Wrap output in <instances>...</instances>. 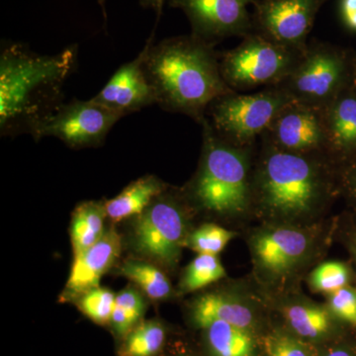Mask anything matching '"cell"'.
<instances>
[{
    "label": "cell",
    "mask_w": 356,
    "mask_h": 356,
    "mask_svg": "<svg viewBox=\"0 0 356 356\" xmlns=\"http://www.w3.org/2000/svg\"><path fill=\"white\" fill-rule=\"evenodd\" d=\"M166 1H168L170 6L177 7V4L178 2H179V0H166Z\"/></svg>",
    "instance_id": "8d00e7d4"
},
{
    "label": "cell",
    "mask_w": 356,
    "mask_h": 356,
    "mask_svg": "<svg viewBox=\"0 0 356 356\" xmlns=\"http://www.w3.org/2000/svg\"><path fill=\"white\" fill-rule=\"evenodd\" d=\"M267 356H309L306 348L286 336L270 337L267 341Z\"/></svg>",
    "instance_id": "f1b7e54d"
},
{
    "label": "cell",
    "mask_w": 356,
    "mask_h": 356,
    "mask_svg": "<svg viewBox=\"0 0 356 356\" xmlns=\"http://www.w3.org/2000/svg\"><path fill=\"white\" fill-rule=\"evenodd\" d=\"M214 47L192 34L158 44L151 37L144 47V69L156 104L201 124L211 103L236 92L222 79Z\"/></svg>",
    "instance_id": "7a4b0ae2"
},
{
    "label": "cell",
    "mask_w": 356,
    "mask_h": 356,
    "mask_svg": "<svg viewBox=\"0 0 356 356\" xmlns=\"http://www.w3.org/2000/svg\"><path fill=\"white\" fill-rule=\"evenodd\" d=\"M348 269L341 262L329 261L321 264L312 273V287L318 292L332 293L346 287L348 282Z\"/></svg>",
    "instance_id": "4316f807"
},
{
    "label": "cell",
    "mask_w": 356,
    "mask_h": 356,
    "mask_svg": "<svg viewBox=\"0 0 356 356\" xmlns=\"http://www.w3.org/2000/svg\"><path fill=\"white\" fill-rule=\"evenodd\" d=\"M343 22L351 30L356 31V13L343 17Z\"/></svg>",
    "instance_id": "836d02e7"
},
{
    "label": "cell",
    "mask_w": 356,
    "mask_h": 356,
    "mask_svg": "<svg viewBox=\"0 0 356 356\" xmlns=\"http://www.w3.org/2000/svg\"><path fill=\"white\" fill-rule=\"evenodd\" d=\"M236 233L214 224L199 227L187 238V245L198 254L217 255L226 248Z\"/></svg>",
    "instance_id": "d4e9b609"
},
{
    "label": "cell",
    "mask_w": 356,
    "mask_h": 356,
    "mask_svg": "<svg viewBox=\"0 0 356 356\" xmlns=\"http://www.w3.org/2000/svg\"><path fill=\"white\" fill-rule=\"evenodd\" d=\"M355 255H356V250H355Z\"/></svg>",
    "instance_id": "74e56055"
},
{
    "label": "cell",
    "mask_w": 356,
    "mask_h": 356,
    "mask_svg": "<svg viewBox=\"0 0 356 356\" xmlns=\"http://www.w3.org/2000/svg\"><path fill=\"white\" fill-rule=\"evenodd\" d=\"M327 0H257V32L276 43L305 51L316 16Z\"/></svg>",
    "instance_id": "30bf717a"
},
{
    "label": "cell",
    "mask_w": 356,
    "mask_h": 356,
    "mask_svg": "<svg viewBox=\"0 0 356 356\" xmlns=\"http://www.w3.org/2000/svg\"><path fill=\"white\" fill-rule=\"evenodd\" d=\"M140 318L129 313L125 309L115 305L113 314H112L111 323L115 331L120 336H126L132 332L134 325Z\"/></svg>",
    "instance_id": "4dcf8cb0"
},
{
    "label": "cell",
    "mask_w": 356,
    "mask_h": 356,
    "mask_svg": "<svg viewBox=\"0 0 356 356\" xmlns=\"http://www.w3.org/2000/svg\"><path fill=\"white\" fill-rule=\"evenodd\" d=\"M165 191L163 182L154 175H146L131 182L118 195L104 203L105 212L112 221L119 222L139 216L154 199Z\"/></svg>",
    "instance_id": "e0dca14e"
},
{
    "label": "cell",
    "mask_w": 356,
    "mask_h": 356,
    "mask_svg": "<svg viewBox=\"0 0 356 356\" xmlns=\"http://www.w3.org/2000/svg\"><path fill=\"white\" fill-rule=\"evenodd\" d=\"M225 276L226 271L217 255L198 254L187 267L182 288L186 292L197 291Z\"/></svg>",
    "instance_id": "cb8c5ba5"
},
{
    "label": "cell",
    "mask_w": 356,
    "mask_h": 356,
    "mask_svg": "<svg viewBox=\"0 0 356 356\" xmlns=\"http://www.w3.org/2000/svg\"><path fill=\"white\" fill-rule=\"evenodd\" d=\"M104 204L89 201L77 206L72 215L70 238L74 255L92 247L102 238L106 217Z\"/></svg>",
    "instance_id": "d6986e66"
},
{
    "label": "cell",
    "mask_w": 356,
    "mask_h": 356,
    "mask_svg": "<svg viewBox=\"0 0 356 356\" xmlns=\"http://www.w3.org/2000/svg\"><path fill=\"white\" fill-rule=\"evenodd\" d=\"M133 238L140 254L165 266H175L187 243L184 213L177 197L165 191L154 199L137 216Z\"/></svg>",
    "instance_id": "ba28073f"
},
{
    "label": "cell",
    "mask_w": 356,
    "mask_h": 356,
    "mask_svg": "<svg viewBox=\"0 0 356 356\" xmlns=\"http://www.w3.org/2000/svg\"><path fill=\"white\" fill-rule=\"evenodd\" d=\"M116 306L140 318L145 312V302L139 292L132 288L123 290L116 295Z\"/></svg>",
    "instance_id": "f546056e"
},
{
    "label": "cell",
    "mask_w": 356,
    "mask_h": 356,
    "mask_svg": "<svg viewBox=\"0 0 356 356\" xmlns=\"http://www.w3.org/2000/svg\"><path fill=\"white\" fill-rule=\"evenodd\" d=\"M261 139L289 153H327L322 110L295 100L281 110Z\"/></svg>",
    "instance_id": "7c38bea8"
},
{
    "label": "cell",
    "mask_w": 356,
    "mask_h": 356,
    "mask_svg": "<svg viewBox=\"0 0 356 356\" xmlns=\"http://www.w3.org/2000/svg\"><path fill=\"white\" fill-rule=\"evenodd\" d=\"M257 0H179L191 21L192 35L216 46L229 37H245L254 32L248 7Z\"/></svg>",
    "instance_id": "8fae6325"
},
{
    "label": "cell",
    "mask_w": 356,
    "mask_h": 356,
    "mask_svg": "<svg viewBox=\"0 0 356 356\" xmlns=\"http://www.w3.org/2000/svg\"><path fill=\"white\" fill-rule=\"evenodd\" d=\"M192 317L195 325L202 329L217 321L248 331L254 324V314L248 306L222 294L203 295L196 300Z\"/></svg>",
    "instance_id": "ac0fdd59"
},
{
    "label": "cell",
    "mask_w": 356,
    "mask_h": 356,
    "mask_svg": "<svg viewBox=\"0 0 356 356\" xmlns=\"http://www.w3.org/2000/svg\"><path fill=\"white\" fill-rule=\"evenodd\" d=\"M123 117L92 100L72 99L63 103L35 132V140L56 137L72 149L98 147Z\"/></svg>",
    "instance_id": "9c48e42d"
},
{
    "label": "cell",
    "mask_w": 356,
    "mask_h": 356,
    "mask_svg": "<svg viewBox=\"0 0 356 356\" xmlns=\"http://www.w3.org/2000/svg\"><path fill=\"white\" fill-rule=\"evenodd\" d=\"M166 0H140V4L146 8H153L158 13V16L161 15L163 10V4ZM100 6L104 8V0H99Z\"/></svg>",
    "instance_id": "1f68e13d"
},
{
    "label": "cell",
    "mask_w": 356,
    "mask_h": 356,
    "mask_svg": "<svg viewBox=\"0 0 356 356\" xmlns=\"http://www.w3.org/2000/svg\"><path fill=\"white\" fill-rule=\"evenodd\" d=\"M286 318L295 332L307 339H317L324 336L331 325L329 313L317 306L288 307Z\"/></svg>",
    "instance_id": "603a6c76"
},
{
    "label": "cell",
    "mask_w": 356,
    "mask_h": 356,
    "mask_svg": "<svg viewBox=\"0 0 356 356\" xmlns=\"http://www.w3.org/2000/svg\"><path fill=\"white\" fill-rule=\"evenodd\" d=\"M327 153H348L356 149V92L343 89L322 110Z\"/></svg>",
    "instance_id": "2e32d148"
},
{
    "label": "cell",
    "mask_w": 356,
    "mask_h": 356,
    "mask_svg": "<svg viewBox=\"0 0 356 356\" xmlns=\"http://www.w3.org/2000/svg\"><path fill=\"white\" fill-rule=\"evenodd\" d=\"M304 51L289 48L254 31L219 55L225 83L236 92L280 86L298 65Z\"/></svg>",
    "instance_id": "5b68a950"
},
{
    "label": "cell",
    "mask_w": 356,
    "mask_h": 356,
    "mask_svg": "<svg viewBox=\"0 0 356 356\" xmlns=\"http://www.w3.org/2000/svg\"><path fill=\"white\" fill-rule=\"evenodd\" d=\"M165 329L159 322L143 323L129 334L119 350V356L156 355L165 343Z\"/></svg>",
    "instance_id": "7402d4cb"
},
{
    "label": "cell",
    "mask_w": 356,
    "mask_h": 356,
    "mask_svg": "<svg viewBox=\"0 0 356 356\" xmlns=\"http://www.w3.org/2000/svg\"><path fill=\"white\" fill-rule=\"evenodd\" d=\"M310 241L304 232L276 228L264 232L254 240V254L261 266L270 273L290 270L306 254Z\"/></svg>",
    "instance_id": "9a60e30c"
},
{
    "label": "cell",
    "mask_w": 356,
    "mask_h": 356,
    "mask_svg": "<svg viewBox=\"0 0 356 356\" xmlns=\"http://www.w3.org/2000/svg\"><path fill=\"white\" fill-rule=\"evenodd\" d=\"M291 102V96L277 86L252 95L233 92L211 103L206 118L222 140L235 146L254 147Z\"/></svg>",
    "instance_id": "8992f818"
},
{
    "label": "cell",
    "mask_w": 356,
    "mask_h": 356,
    "mask_svg": "<svg viewBox=\"0 0 356 356\" xmlns=\"http://www.w3.org/2000/svg\"><path fill=\"white\" fill-rule=\"evenodd\" d=\"M120 271L151 299H165L172 293V284L165 274L149 262L128 261L122 266Z\"/></svg>",
    "instance_id": "44dd1931"
},
{
    "label": "cell",
    "mask_w": 356,
    "mask_h": 356,
    "mask_svg": "<svg viewBox=\"0 0 356 356\" xmlns=\"http://www.w3.org/2000/svg\"><path fill=\"white\" fill-rule=\"evenodd\" d=\"M325 356H351L348 351L344 350H334L329 351Z\"/></svg>",
    "instance_id": "d590c367"
},
{
    "label": "cell",
    "mask_w": 356,
    "mask_h": 356,
    "mask_svg": "<svg viewBox=\"0 0 356 356\" xmlns=\"http://www.w3.org/2000/svg\"><path fill=\"white\" fill-rule=\"evenodd\" d=\"M331 308L337 317L356 327V292L348 288H341L332 293Z\"/></svg>",
    "instance_id": "83f0119b"
},
{
    "label": "cell",
    "mask_w": 356,
    "mask_h": 356,
    "mask_svg": "<svg viewBox=\"0 0 356 356\" xmlns=\"http://www.w3.org/2000/svg\"><path fill=\"white\" fill-rule=\"evenodd\" d=\"M77 47L40 55L20 43L0 54V134L15 137L37 129L64 103V86L76 72Z\"/></svg>",
    "instance_id": "6da1fadb"
},
{
    "label": "cell",
    "mask_w": 356,
    "mask_h": 356,
    "mask_svg": "<svg viewBox=\"0 0 356 356\" xmlns=\"http://www.w3.org/2000/svg\"><path fill=\"white\" fill-rule=\"evenodd\" d=\"M348 180H350V187L351 189V192H353V193L355 194V195H356V168L355 170H353V172H351Z\"/></svg>",
    "instance_id": "e575fe53"
},
{
    "label": "cell",
    "mask_w": 356,
    "mask_h": 356,
    "mask_svg": "<svg viewBox=\"0 0 356 356\" xmlns=\"http://www.w3.org/2000/svg\"><path fill=\"white\" fill-rule=\"evenodd\" d=\"M348 86V63L330 44H308L292 74L277 86L295 102L323 110Z\"/></svg>",
    "instance_id": "52a82bcc"
},
{
    "label": "cell",
    "mask_w": 356,
    "mask_h": 356,
    "mask_svg": "<svg viewBox=\"0 0 356 356\" xmlns=\"http://www.w3.org/2000/svg\"><path fill=\"white\" fill-rule=\"evenodd\" d=\"M121 236L113 229L105 231L92 247L74 255V261L67 283L69 296H81L99 287L100 280L111 268L121 252Z\"/></svg>",
    "instance_id": "5bb4252c"
},
{
    "label": "cell",
    "mask_w": 356,
    "mask_h": 356,
    "mask_svg": "<svg viewBox=\"0 0 356 356\" xmlns=\"http://www.w3.org/2000/svg\"><path fill=\"white\" fill-rule=\"evenodd\" d=\"M261 140L262 154L252 177L255 202L274 217L311 214L329 191L325 154L289 153Z\"/></svg>",
    "instance_id": "3957f363"
},
{
    "label": "cell",
    "mask_w": 356,
    "mask_h": 356,
    "mask_svg": "<svg viewBox=\"0 0 356 356\" xmlns=\"http://www.w3.org/2000/svg\"><path fill=\"white\" fill-rule=\"evenodd\" d=\"M205 330L211 351L215 356L254 355V339L248 330L219 321Z\"/></svg>",
    "instance_id": "ffe728a7"
},
{
    "label": "cell",
    "mask_w": 356,
    "mask_h": 356,
    "mask_svg": "<svg viewBox=\"0 0 356 356\" xmlns=\"http://www.w3.org/2000/svg\"><path fill=\"white\" fill-rule=\"evenodd\" d=\"M116 295L106 288L96 287L79 296V307L86 317L98 325L111 321Z\"/></svg>",
    "instance_id": "484cf974"
},
{
    "label": "cell",
    "mask_w": 356,
    "mask_h": 356,
    "mask_svg": "<svg viewBox=\"0 0 356 356\" xmlns=\"http://www.w3.org/2000/svg\"><path fill=\"white\" fill-rule=\"evenodd\" d=\"M202 156L192 181L191 198L203 209L218 214H240L252 195L250 153L252 147H238L222 140L207 118L202 123Z\"/></svg>",
    "instance_id": "277c9868"
},
{
    "label": "cell",
    "mask_w": 356,
    "mask_h": 356,
    "mask_svg": "<svg viewBox=\"0 0 356 356\" xmlns=\"http://www.w3.org/2000/svg\"><path fill=\"white\" fill-rule=\"evenodd\" d=\"M145 53L144 48L137 58L121 65L91 100L122 117L156 104L153 88L145 72Z\"/></svg>",
    "instance_id": "4fadbf2b"
},
{
    "label": "cell",
    "mask_w": 356,
    "mask_h": 356,
    "mask_svg": "<svg viewBox=\"0 0 356 356\" xmlns=\"http://www.w3.org/2000/svg\"><path fill=\"white\" fill-rule=\"evenodd\" d=\"M356 13V0H341V17L350 15Z\"/></svg>",
    "instance_id": "d6a6232c"
}]
</instances>
